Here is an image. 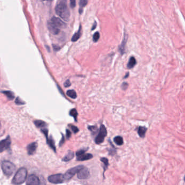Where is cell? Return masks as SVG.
<instances>
[{"mask_svg": "<svg viewBox=\"0 0 185 185\" xmlns=\"http://www.w3.org/2000/svg\"><path fill=\"white\" fill-rule=\"evenodd\" d=\"M55 11L57 15L65 21H68L69 20L71 13L66 2L62 1L57 4L55 7Z\"/></svg>", "mask_w": 185, "mask_h": 185, "instance_id": "cell-1", "label": "cell"}, {"mask_svg": "<svg viewBox=\"0 0 185 185\" xmlns=\"http://www.w3.org/2000/svg\"><path fill=\"white\" fill-rule=\"evenodd\" d=\"M27 170L25 168H21L17 170L12 180L13 184L19 185L23 184L26 181L27 177Z\"/></svg>", "mask_w": 185, "mask_h": 185, "instance_id": "cell-2", "label": "cell"}, {"mask_svg": "<svg viewBox=\"0 0 185 185\" xmlns=\"http://www.w3.org/2000/svg\"><path fill=\"white\" fill-rule=\"evenodd\" d=\"M2 170L5 174L9 176L15 170V166L9 161H4L2 164Z\"/></svg>", "mask_w": 185, "mask_h": 185, "instance_id": "cell-3", "label": "cell"}, {"mask_svg": "<svg viewBox=\"0 0 185 185\" xmlns=\"http://www.w3.org/2000/svg\"><path fill=\"white\" fill-rule=\"evenodd\" d=\"M83 167H85V166L83 165H79L68 170L64 174L65 181L71 180L75 175L77 174L80 170H81Z\"/></svg>", "mask_w": 185, "mask_h": 185, "instance_id": "cell-4", "label": "cell"}, {"mask_svg": "<svg viewBox=\"0 0 185 185\" xmlns=\"http://www.w3.org/2000/svg\"><path fill=\"white\" fill-rule=\"evenodd\" d=\"M107 129L104 125H101L99 130L97 136L95 139V143L96 144H100L102 143L104 140L105 137L107 136Z\"/></svg>", "mask_w": 185, "mask_h": 185, "instance_id": "cell-5", "label": "cell"}, {"mask_svg": "<svg viewBox=\"0 0 185 185\" xmlns=\"http://www.w3.org/2000/svg\"><path fill=\"white\" fill-rule=\"evenodd\" d=\"M48 181L54 184H59L63 183L65 181L64 174H56L51 175L48 177Z\"/></svg>", "mask_w": 185, "mask_h": 185, "instance_id": "cell-6", "label": "cell"}, {"mask_svg": "<svg viewBox=\"0 0 185 185\" xmlns=\"http://www.w3.org/2000/svg\"><path fill=\"white\" fill-rule=\"evenodd\" d=\"M77 178L81 180L88 179L90 177L89 170L87 168L83 167L81 170H80L77 173Z\"/></svg>", "mask_w": 185, "mask_h": 185, "instance_id": "cell-7", "label": "cell"}, {"mask_svg": "<svg viewBox=\"0 0 185 185\" xmlns=\"http://www.w3.org/2000/svg\"><path fill=\"white\" fill-rule=\"evenodd\" d=\"M11 144V140L8 136L6 139L0 141V153L9 149Z\"/></svg>", "mask_w": 185, "mask_h": 185, "instance_id": "cell-8", "label": "cell"}, {"mask_svg": "<svg viewBox=\"0 0 185 185\" xmlns=\"http://www.w3.org/2000/svg\"><path fill=\"white\" fill-rule=\"evenodd\" d=\"M40 180L36 175L31 174L29 176L27 181V185H40Z\"/></svg>", "mask_w": 185, "mask_h": 185, "instance_id": "cell-9", "label": "cell"}, {"mask_svg": "<svg viewBox=\"0 0 185 185\" xmlns=\"http://www.w3.org/2000/svg\"><path fill=\"white\" fill-rule=\"evenodd\" d=\"M51 22L59 29L65 28L67 26V25L64 22L57 17H53L51 20Z\"/></svg>", "mask_w": 185, "mask_h": 185, "instance_id": "cell-10", "label": "cell"}, {"mask_svg": "<svg viewBox=\"0 0 185 185\" xmlns=\"http://www.w3.org/2000/svg\"><path fill=\"white\" fill-rule=\"evenodd\" d=\"M47 26L49 31L53 35H57L60 31V29L57 28V26H55L54 24H53L51 21H49L48 22Z\"/></svg>", "mask_w": 185, "mask_h": 185, "instance_id": "cell-11", "label": "cell"}, {"mask_svg": "<svg viewBox=\"0 0 185 185\" xmlns=\"http://www.w3.org/2000/svg\"><path fill=\"white\" fill-rule=\"evenodd\" d=\"M37 147V144L36 142H32L28 144L27 146V152L29 155H33L35 153Z\"/></svg>", "mask_w": 185, "mask_h": 185, "instance_id": "cell-12", "label": "cell"}, {"mask_svg": "<svg viewBox=\"0 0 185 185\" xmlns=\"http://www.w3.org/2000/svg\"><path fill=\"white\" fill-rule=\"evenodd\" d=\"M93 156L92 154H85L81 155L80 156H78L77 158V161H86V160H88L91 159H92Z\"/></svg>", "mask_w": 185, "mask_h": 185, "instance_id": "cell-13", "label": "cell"}, {"mask_svg": "<svg viewBox=\"0 0 185 185\" xmlns=\"http://www.w3.org/2000/svg\"><path fill=\"white\" fill-rule=\"evenodd\" d=\"M74 157V153L72 150H69L67 154L62 159V161L64 162H68L73 159Z\"/></svg>", "mask_w": 185, "mask_h": 185, "instance_id": "cell-14", "label": "cell"}, {"mask_svg": "<svg viewBox=\"0 0 185 185\" xmlns=\"http://www.w3.org/2000/svg\"><path fill=\"white\" fill-rule=\"evenodd\" d=\"M81 34H82V27H81V26L80 25L78 31H77V33H75L74 34V35L72 37V42H76V41H77L80 39V37H81Z\"/></svg>", "mask_w": 185, "mask_h": 185, "instance_id": "cell-15", "label": "cell"}, {"mask_svg": "<svg viewBox=\"0 0 185 185\" xmlns=\"http://www.w3.org/2000/svg\"><path fill=\"white\" fill-rule=\"evenodd\" d=\"M47 143L49 145V146L51 148V149H53L55 152H56V146L55 144V142L54 141V139H53V138L51 136L50 138H47Z\"/></svg>", "mask_w": 185, "mask_h": 185, "instance_id": "cell-16", "label": "cell"}, {"mask_svg": "<svg viewBox=\"0 0 185 185\" xmlns=\"http://www.w3.org/2000/svg\"><path fill=\"white\" fill-rule=\"evenodd\" d=\"M127 41V35L126 34H124L122 42L121 45H120V46L119 47V50H120V51L121 52V54H123V53L124 52V50H125L124 49H125V46H126V44Z\"/></svg>", "mask_w": 185, "mask_h": 185, "instance_id": "cell-17", "label": "cell"}, {"mask_svg": "<svg viewBox=\"0 0 185 185\" xmlns=\"http://www.w3.org/2000/svg\"><path fill=\"white\" fill-rule=\"evenodd\" d=\"M147 130V129L145 127H142V126L139 127L138 130V133L139 134L140 137H141L142 138H144Z\"/></svg>", "mask_w": 185, "mask_h": 185, "instance_id": "cell-18", "label": "cell"}, {"mask_svg": "<svg viewBox=\"0 0 185 185\" xmlns=\"http://www.w3.org/2000/svg\"><path fill=\"white\" fill-rule=\"evenodd\" d=\"M34 123L37 127L41 128H44L47 126V123L42 120H36L34 121Z\"/></svg>", "mask_w": 185, "mask_h": 185, "instance_id": "cell-19", "label": "cell"}, {"mask_svg": "<svg viewBox=\"0 0 185 185\" xmlns=\"http://www.w3.org/2000/svg\"><path fill=\"white\" fill-rule=\"evenodd\" d=\"M136 63V61L134 57H131L129 60L128 63L127 65V68L128 69H131L135 66Z\"/></svg>", "mask_w": 185, "mask_h": 185, "instance_id": "cell-20", "label": "cell"}, {"mask_svg": "<svg viewBox=\"0 0 185 185\" xmlns=\"http://www.w3.org/2000/svg\"><path fill=\"white\" fill-rule=\"evenodd\" d=\"M87 0H80L79 2V5H80V9H79V13L81 14L83 12V8L87 5Z\"/></svg>", "mask_w": 185, "mask_h": 185, "instance_id": "cell-21", "label": "cell"}, {"mask_svg": "<svg viewBox=\"0 0 185 185\" xmlns=\"http://www.w3.org/2000/svg\"><path fill=\"white\" fill-rule=\"evenodd\" d=\"M114 141L115 144H116L118 146H121L123 144V138L121 136H118L114 138Z\"/></svg>", "mask_w": 185, "mask_h": 185, "instance_id": "cell-22", "label": "cell"}, {"mask_svg": "<svg viewBox=\"0 0 185 185\" xmlns=\"http://www.w3.org/2000/svg\"><path fill=\"white\" fill-rule=\"evenodd\" d=\"M67 95L72 98H76L77 97V92L74 90H69L67 92Z\"/></svg>", "mask_w": 185, "mask_h": 185, "instance_id": "cell-23", "label": "cell"}, {"mask_svg": "<svg viewBox=\"0 0 185 185\" xmlns=\"http://www.w3.org/2000/svg\"><path fill=\"white\" fill-rule=\"evenodd\" d=\"M100 160L101 162H102V163H103V164H104L103 168H104V173L105 171L108 168V166H109L108 159L106 158H102L100 159Z\"/></svg>", "mask_w": 185, "mask_h": 185, "instance_id": "cell-24", "label": "cell"}, {"mask_svg": "<svg viewBox=\"0 0 185 185\" xmlns=\"http://www.w3.org/2000/svg\"><path fill=\"white\" fill-rule=\"evenodd\" d=\"M3 93L5 94V95L7 96V98H8L9 100H13L14 98V95L13 94V92H10V91H5L3 92Z\"/></svg>", "mask_w": 185, "mask_h": 185, "instance_id": "cell-25", "label": "cell"}, {"mask_svg": "<svg viewBox=\"0 0 185 185\" xmlns=\"http://www.w3.org/2000/svg\"><path fill=\"white\" fill-rule=\"evenodd\" d=\"M69 114L71 116H73L75 121L77 120V110H76V109H72L70 112H69Z\"/></svg>", "mask_w": 185, "mask_h": 185, "instance_id": "cell-26", "label": "cell"}, {"mask_svg": "<svg viewBox=\"0 0 185 185\" xmlns=\"http://www.w3.org/2000/svg\"><path fill=\"white\" fill-rule=\"evenodd\" d=\"M88 129L93 134L96 133L98 130V128L96 126H89Z\"/></svg>", "mask_w": 185, "mask_h": 185, "instance_id": "cell-27", "label": "cell"}, {"mask_svg": "<svg viewBox=\"0 0 185 185\" xmlns=\"http://www.w3.org/2000/svg\"><path fill=\"white\" fill-rule=\"evenodd\" d=\"M87 149H82L77 150V152H76V155H77V156H80V155H82V154H85L86 153V152L87 150Z\"/></svg>", "mask_w": 185, "mask_h": 185, "instance_id": "cell-28", "label": "cell"}, {"mask_svg": "<svg viewBox=\"0 0 185 185\" xmlns=\"http://www.w3.org/2000/svg\"><path fill=\"white\" fill-rule=\"evenodd\" d=\"M100 38V34L98 32H96L93 35V41L95 42H97Z\"/></svg>", "mask_w": 185, "mask_h": 185, "instance_id": "cell-29", "label": "cell"}, {"mask_svg": "<svg viewBox=\"0 0 185 185\" xmlns=\"http://www.w3.org/2000/svg\"><path fill=\"white\" fill-rule=\"evenodd\" d=\"M69 126L71 127V128L72 129V131L74 133H77V132L79 131V129L77 128V127L73 126V125H69Z\"/></svg>", "mask_w": 185, "mask_h": 185, "instance_id": "cell-30", "label": "cell"}, {"mask_svg": "<svg viewBox=\"0 0 185 185\" xmlns=\"http://www.w3.org/2000/svg\"><path fill=\"white\" fill-rule=\"evenodd\" d=\"M70 5L72 8H74L76 6V0H70Z\"/></svg>", "mask_w": 185, "mask_h": 185, "instance_id": "cell-31", "label": "cell"}, {"mask_svg": "<svg viewBox=\"0 0 185 185\" xmlns=\"http://www.w3.org/2000/svg\"><path fill=\"white\" fill-rule=\"evenodd\" d=\"M71 86V83L70 82L69 80H67V81H66L64 83V86L65 87H69Z\"/></svg>", "mask_w": 185, "mask_h": 185, "instance_id": "cell-32", "label": "cell"}, {"mask_svg": "<svg viewBox=\"0 0 185 185\" xmlns=\"http://www.w3.org/2000/svg\"><path fill=\"white\" fill-rule=\"evenodd\" d=\"M72 135V133L69 129H66V138L67 139H69V138L71 137Z\"/></svg>", "mask_w": 185, "mask_h": 185, "instance_id": "cell-33", "label": "cell"}, {"mask_svg": "<svg viewBox=\"0 0 185 185\" xmlns=\"http://www.w3.org/2000/svg\"><path fill=\"white\" fill-rule=\"evenodd\" d=\"M128 85L127 82H123V83L122 84L121 88L123 90H126L128 88Z\"/></svg>", "mask_w": 185, "mask_h": 185, "instance_id": "cell-34", "label": "cell"}, {"mask_svg": "<svg viewBox=\"0 0 185 185\" xmlns=\"http://www.w3.org/2000/svg\"><path fill=\"white\" fill-rule=\"evenodd\" d=\"M62 139H61V141H60V144H59V146L61 147V146L62 145H63V144H64V142H65V137H64V135L62 134Z\"/></svg>", "mask_w": 185, "mask_h": 185, "instance_id": "cell-35", "label": "cell"}, {"mask_svg": "<svg viewBox=\"0 0 185 185\" xmlns=\"http://www.w3.org/2000/svg\"><path fill=\"white\" fill-rule=\"evenodd\" d=\"M16 103L18 104H25V103H22L21 102L20 98H17V99L16 100Z\"/></svg>", "mask_w": 185, "mask_h": 185, "instance_id": "cell-36", "label": "cell"}, {"mask_svg": "<svg viewBox=\"0 0 185 185\" xmlns=\"http://www.w3.org/2000/svg\"><path fill=\"white\" fill-rule=\"evenodd\" d=\"M96 26H97V23L95 21L93 25H92V31H94L96 28Z\"/></svg>", "mask_w": 185, "mask_h": 185, "instance_id": "cell-37", "label": "cell"}, {"mask_svg": "<svg viewBox=\"0 0 185 185\" xmlns=\"http://www.w3.org/2000/svg\"><path fill=\"white\" fill-rule=\"evenodd\" d=\"M53 47H54V49L55 50V51H58L60 49V47L58 46H56V45H54L53 46Z\"/></svg>", "mask_w": 185, "mask_h": 185, "instance_id": "cell-38", "label": "cell"}, {"mask_svg": "<svg viewBox=\"0 0 185 185\" xmlns=\"http://www.w3.org/2000/svg\"><path fill=\"white\" fill-rule=\"evenodd\" d=\"M128 74H129V73H127V74L126 75V76H125V77H124V79H126V77H128Z\"/></svg>", "mask_w": 185, "mask_h": 185, "instance_id": "cell-39", "label": "cell"}, {"mask_svg": "<svg viewBox=\"0 0 185 185\" xmlns=\"http://www.w3.org/2000/svg\"><path fill=\"white\" fill-rule=\"evenodd\" d=\"M45 1H51L53 0H45Z\"/></svg>", "mask_w": 185, "mask_h": 185, "instance_id": "cell-40", "label": "cell"}, {"mask_svg": "<svg viewBox=\"0 0 185 185\" xmlns=\"http://www.w3.org/2000/svg\"><path fill=\"white\" fill-rule=\"evenodd\" d=\"M184 181L185 182V177H184Z\"/></svg>", "mask_w": 185, "mask_h": 185, "instance_id": "cell-41", "label": "cell"}]
</instances>
